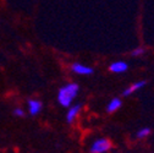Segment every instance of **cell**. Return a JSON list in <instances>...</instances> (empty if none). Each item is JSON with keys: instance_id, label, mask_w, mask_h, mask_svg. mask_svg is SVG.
<instances>
[{"instance_id": "obj_8", "label": "cell", "mask_w": 154, "mask_h": 153, "mask_svg": "<svg viewBox=\"0 0 154 153\" xmlns=\"http://www.w3.org/2000/svg\"><path fill=\"white\" fill-rule=\"evenodd\" d=\"M121 105H122V101L120 98H112L106 105V111L108 113H115L121 108Z\"/></svg>"}, {"instance_id": "obj_6", "label": "cell", "mask_w": 154, "mask_h": 153, "mask_svg": "<svg viewBox=\"0 0 154 153\" xmlns=\"http://www.w3.org/2000/svg\"><path fill=\"white\" fill-rule=\"evenodd\" d=\"M127 69H128L127 63H125V61H122V60L114 61V63H111L110 66H109V70H110L111 72H114V73H124V72L127 71Z\"/></svg>"}, {"instance_id": "obj_11", "label": "cell", "mask_w": 154, "mask_h": 153, "mask_svg": "<svg viewBox=\"0 0 154 153\" xmlns=\"http://www.w3.org/2000/svg\"><path fill=\"white\" fill-rule=\"evenodd\" d=\"M146 53V49L144 48H136L134 50H132V56H141Z\"/></svg>"}, {"instance_id": "obj_9", "label": "cell", "mask_w": 154, "mask_h": 153, "mask_svg": "<svg viewBox=\"0 0 154 153\" xmlns=\"http://www.w3.org/2000/svg\"><path fill=\"white\" fill-rule=\"evenodd\" d=\"M149 133H150V129H149V127H142V129H140V130L137 131L136 137L140 139V140H142V139L148 137V136H149Z\"/></svg>"}, {"instance_id": "obj_5", "label": "cell", "mask_w": 154, "mask_h": 153, "mask_svg": "<svg viewBox=\"0 0 154 153\" xmlns=\"http://www.w3.org/2000/svg\"><path fill=\"white\" fill-rule=\"evenodd\" d=\"M27 109H28V114H29V115L35 117V115H38V114L42 111L43 104H42V102L39 99H34L33 98V99H29L27 102Z\"/></svg>"}, {"instance_id": "obj_3", "label": "cell", "mask_w": 154, "mask_h": 153, "mask_svg": "<svg viewBox=\"0 0 154 153\" xmlns=\"http://www.w3.org/2000/svg\"><path fill=\"white\" fill-rule=\"evenodd\" d=\"M71 71L75 72L76 75H80V76H88V75H92L94 70H93V67H91L88 65H85L81 63H73L71 65Z\"/></svg>"}, {"instance_id": "obj_2", "label": "cell", "mask_w": 154, "mask_h": 153, "mask_svg": "<svg viewBox=\"0 0 154 153\" xmlns=\"http://www.w3.org/2000/svg\"><path fill=\"white\" fill-rule=\"evenodd\" d=\"M110 149H111L110 140H108L105 137H100V139H97L95 141H93V143L91 145L89 152L91 153H106Z\"/></svg>"}, {"instance_id": "obj_4", "label": "cell", "mask_w": 154, "mask_h": 153, "mask_svg": "<svg viewBox=\"0 0 154 153\" xmlns=\"http://www.w3.org/2000/svg\"><path fill=\"white\" fill-rule=\"evenodd\" d=\"M82 110V105L81 104H72L67 108V113H66V121L69 124H72L73 121H76V119L79 118L80 113Z\"/></svg>"}, {"instance_id": "obj_10", "label": "cell", "mask_w": 154, "mask_h": 153, "mask_svg": "<svg viewBox=\"0 0 154 153\" xmlns=\"http://www.w3.org/2000/svg\"><path fill=\"white\" fill-rule=\"evenodd\" d=\"M14 115L15 117H18V118H23L26 115V113L22 108H15L14 109Z\"/></svg>"}, {"instance_id": "obj_7", "label": "cell", "mask_w": 154, "mask_h": 153, "mask_svg": "<svg viewBox=\"0 0 154 153\" xmlns=\"http://www.w3.org/2000/svg\"><path fill=\"white\" fill-rule=\"evenodd\" d=\"M146 86V81H136V82H133L132 85H130L124 92H122V95L124 97H128V95L133 94L134 92H137L140 91L141 88H143Z\"/></svg>"}, {"instance_id": "obj_1", "label": "cell", "mask_w": 154, "mask_h": 153, "mask_svg": "<svg viewBox=\"0 0 154 153\" xmlns=\"http://www.w3.org/2000/svg\"><path fill=\"white\" fill-rule=\"evenodd\" d=\"M79 91H80V86L76 82H69L64 85L57 92V102H59L61 107L69 108L70 105H72L75 98L79 94Z\"/></svg>"}]
</instances>
